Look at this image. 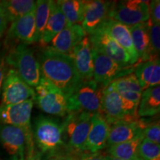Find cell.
Here are the masks:
<instances>
[{
    "instance_id": "cell-17",
    "label": "cell",
    "mask_w": 160,
    "mask_h": 160,
    "mask_svg": "<svg viewBox=\"0 0 160 160\" xmlns=\"http://www.w3.org/2000/svg\"><path fill=\"white\" fill-rule=\"evenodd\" d=\"M146 124L139 119L135 121H118L109 124V134L107 146L131 141L142 135Z\"/></svg>"
},
{
    "instance_id": "cell-33",
    "label": "cell",
    "mask_w": 160,
    "mask_h": 160,
    "mask_svg": "<svg viewBox=\"0 0 160 160\" xmlns=\"http://www.w3.org/2000/svg\"><path fill=\"white\" fill-rule=\"evenodd\" d=\"M149 14L150 22L151 25L160 24V1L153 0L149 2Z\"/></svg>"
},
{
    "instance_id": "cell-5",
    "label": "cell",
    "mask_w": 160,
    "mask_h": 160,
    "mask_svg": "<svg viewBox=\"0 0 160 160\" xmlns=\"http://www.w3.org/2000/svg\"><path fill=\"white\" fill-rule=\"evenodd\" d=\"M5 63L11 66L20 77L31 88H36L41 79L39 59L27 44H18L6 53Z\"/></svg>"
},
{
    "instance_id": "cell-15",
    "label": "cell",
    "mask_w": 160,
    "mask_h": 160,
    "mask_svg": "<svg viewBox=\"0 0 160 160\" xmlns=\"http://www.w3.org/2000/svg\"><path fill=\"white\" fill-rule=\"evenodd\" d=\"M88 36L81 25H68L46 47L51 51L70 56L78 44Z\"/></svg>"
},
{
    "instance_id": "cell-10",
    "label": "cell",
    "mask_w": 160,
    "mask_h": 160,
    "mask_svg": "<svg viewBox=\"0 0 160 160\" xmlns=\"http://www.w3.org/2000/svg\"><path fill=\"white\" fill-rule=\"evenodd\" d=\"M34 100L10 105H0V124L19 128L25 132L28 138L33 139L31 113Z\"/></svg>"
},
{
    "instance_id": "cell-21",
    "label": "cell",
    "mask_w": 160,
    "mask_h": 160,
    "mask_svg": "<svg viewBox=\"0 0 160 160\" xmlns=\"http://www.w3.org/2000/svg\"><path fill=\"white\" fill-rule=\"evenodd\" d=\"M149 25L150 22L148 21L128 27L133 46L139 57L138 62L153 59L150 46Z\"/></svg>"
},
{
    "instance_id": "cell-19",
    "label": "cell",
    "mask_w": 160,
    "mask_h": 160,
    "mask_svg": "<svg viewBox=\"0 0 160 160\" xmlns=\"http://www.w3.org/2000/svg\"><path fill=\"white\" fill-rule=\"evenodd\" d=\"M70 57L73 59L78 73L83 81L93 79V48L88 36L84 37L76 46Z\"/></svg>"
},
{
    "instance_id": "cell-8",
    "label": "cell",
    "mask_w": 160,
    "mask_h": 160,
    "mask_svg": "<svg viewBox=\"0 0 160 160\" xmlns=\"http://www.w3.org/2000/svg\"><path fill=\"white\" fill-rule=\"evenodd\" d=\"M109 19L128 27L147 22L150 20L149 2L142 0L113 2Z\"/></svg>"
},
{
    "instance_id": "cell-14",
    "label": "cell",
    "mask_w": 160,
    "mask_h": 160,
    "mask_svg": "<svg viewBox=\"0 0 160 160\" xmlns=\"http://www.w3.org/2000/svg\"><path fill=\"white\" fill-rule=\"evenodd\" d=\"M101 114L108 124L118 121H135L125 109L123 99L111 84L104 88L102 98Z\"/></svg>"
},
{
    "instance_id": "cell-6",
    "label": "cell",
    "mask_w": 160,
    "mask_h": 160,
    "mask_svg": "<svg viewBox=\"0 0 160 160\" xmlns=\"http://www.w3.org/2000/svg\"><path fill=\"white\" fill-rule=\"evenodd\" d=\"M103 89L102 86L93 79L83 81L68 98V113L73 112L101 113Z\"/></svg>"
},
{
    "instance_id": "cell-35",
    "label": "cell",
    "mask_w": 160,
    "mask_h": 160,
    "mask_svg": "<svg viewBox=\"0 0 160 160\" xmlns=\"http://www.w3.org/2000/svg\"><path fill=\"white\" fill-rule=\"evenodd\" d=\"M72 160H105V155L99 152L95 153H84L77 156H72Z\"/></svg>"
},
{
    "instance_id": "cell-37",
    "label": "cell",
    "mask_w": 160,
    "mask_h": 160,
    "mask_svg": "<svg viewBox=\"0 0 160 160\" xmlns=\"http://www.w3.org/2000/svg\"><path fill=\"white\" fill-rule=\"evenodd\" d=\"M46 160H72V156L68 154H62L48 158Z\"/></svg>"
},
{
    "instance_id": "cell-16",
    "label": "cell",
    "mask_w": 160,
    "mask_h": 160,
    "mask_svg": "<svg viewBox=\"0 0 160 160\" xmlns=\"http://www.w3.org/2000/svg\"><path fill=\"white\" fill-rule=\"evenodd\" d=\"M113 2L92 0L86 2L82 27L88 35L91 34L109 19Z\"/></svg>"
},
{
    "instance_id": "cell-1",
    "label": "cell",
    "mask_w": 160,
    "mask_h": 160,
    "mask_svg": "<svg viewBox=\"0 0 160 160\" xmlns=\"http://www.w3.org/2000/svg\"><path fill=\"white\" fill-rule=\"evenodd\" d=\"M42 77L69 98L83 80L80 77L72 58L68 55L43 48L39 57Z\"/></svg>"
},
{
    "instance_id": "cell-12",
    "label": "cell",
    "mask_w": 160,
    "mask_h": 160,
    "mask_svg": "<svg viewBox=\"0 0 160 160\" xmlns=\"http://www.w3.org/2000/svg\"><path fill=\"white\" fill-rule=\"evenodd\" d=\"M93 49L103 53L123 67L134 65L131 57L125 50L102 28H98L88 35Z\"/></svg>"
},
{
    "instance_id": "cell-4",
    "label": "cell",
    "mask_w": 160,
    "mask_h": 160,
    "mask_svg": "<svg viewBox=\"0 0 160 160\" xmlns=\"http://www.w3.org/2000/svg\"><path fill=\"white\" fill-rule=\"evenodd\" d=\"M93 114L88 112H73L62 121L63 141L68 155L77 156L85 153Z\"/></svg>"
},
{
    "instance_id": "cell-3",
    "label": "cell",
    "mask_w": 160,
    "mask_h": 160,
    "mask_svg": "<svg viewBox=\"0 0 160 160\" xmlns=\"http://www.w3.org/2000/svg\"><path fill=\"white\" fill-rule=\"evenodd\" d=\"M34 143L19 128L0 124V160H33Z\"/></svg>"
},
{
    "instance_id": "cell-34",
    "label": "cell",
    "mask_w": 160,
    "mask_h": 160,
    "mask_svg": "<svg viewBox=\"0 0 160 160\" xmlns=\"http://www.w3.org/2000/svg\"><path fill=\"white\" fill-rule=\"evenodd\" d=\"M6 49L3 45L0 43V95L2 93V88L4 79L5 77V56H6Z\"/></svg>"
},
{
    "instance_id": "cell-22",
    "label": "cell",
    "mask_w": 160,
    "mask_h": 160,
    "mask_svg": "<svg viewBox=\"0 0 160 160\" xmlns=\"http://www.w3.org/2000/svg\"><path fill=\"white\" fill-rule=\"evenodd\" d=\"M134 74L144 90L159 85L160 62L159 58H155L135 65Z\"/></svg>"
},
{
    "instance_id": "cell-28",
    "label": "cell",
    "mask_w": 160,
    "mask_h": 160,
    "mask_svg": "<svg viewBox=\"0 0 160 160\" xmlns=\"http://www.w3.org/2000/svg\"><path fill=\"white\" fill-rule=\"evenodd\" d=\"M52 0H38L36 1L35 25L37 42H39L46 24L48 20L51 9Z\"/></svg>"
},
{
    "instance_id": "cell-2",
    "label": "cell",
    "mask_w": 160,
    "mask_h": 160,
    "mask_svg": "<svg viewBox=\"0 0 160 160\" xmlns=\"http://www.w3.org/2000/svg\"><path fill=\"white\" fill-rule=\"evenodd\" d=\"M33 131V143L39 150L36 159L42 157L48 158L65 154V145L63 141V130L62 122L53 118L40 115L35 120ZM68 154V153H67Z\"/></svg>"
},
{
    "instance_id": "cell-32",
    "label": "cell",
    "mask_w": 160,
    "mask_h": 160,
    "mask_svg": "<svg viewBox=\"0 0 160 160\" xmlns=\"http://www.w3.org/2000/svg\"><path fill=\"white\" fill-rule=\"evenodd\" d=\"M144 139L151 142L159 145L160 144V125L159 122L150 123L145 125L142 131Z\"/></svg>"
},
{
    "instance_id": "cell-13",
    "label": "cell",
    "mask_w": 160,
    "mask_h": 160,
    "mask_svg": "<svg viewBox=\"0 0 160 160\" xmlns=\"http://www.w3.org/2000/svg\"><path fill=\"white\" fill-rule=\"evenodd\" d=\"M34 42H37L35 9L11 23L3 45L5 49H9L18 44L30 45Z\"/></svg>"
},
{
    "instance_id": "cell-20",
    "label": "cell",
    "mask_w": 160,
    "mask_h": 160,
    "mask_svg": "<svg viewBox=\"0 0 160 160\" xmlns=\"http://www.w3.org/2000/svg\"><path fill=\"white\" fill-rule=\"evenodd\" d=\"M100 28L108 33L125 50L131 57L133 63L135 64L139 62V57L133 46L128 26L115 20L108 19L101 25Z\"/></svg>"
},
{
    "instance_id": "cell-23",
    "label": "cell",
    "mask_w": 160,
    "mask_h": 160,
    "mask_svg": "<svg viewBox=\"0 0 160 160\" xmlns=\"http://www.w3.org/2000/svg\"><path fill=\"white\" fill-rule=\"evenodd\" d=\"M68 25L66 18L60 10L57 1H52L51 9L48 20L46 24L42 35L39 42L40 45L45 48L50 43L53 38L57 35Z\"/></svg>"
},
{
    "instance_id": "cell-18",
    "label": "cell",
    "mask_w": 160,
    "mask_h": 160,
    "mask_svg": "<svg viewBox=\"0 0 160 160\" xmlns=\"http://www.w3.org/2000/svg\"><path fill=\"white\" fill-rule=\"evenodd\" d=\"M109 134V124L101 113H95L91 119L85 153H95L102 151L107 146Z\"/></svg>"
},
{
    "instance_id": "cell-30",
    "label": "cell",
    "mask_w": 160,
    "mask_h": 160,
    "mask_svg": "<svg viewBox=\"0 0 160 160\" xmlns=\"http://www.w3.org/2000/svg\"><path fill=\"white\" fill-rule=\"evenodd\" d=\"M142 160H160V145L143 139L139 147Z\"/></svg>"
},
{
    "instance_id": "cell-7",
    "label": "cell",
    "mask_w": 160,
    "mask_h": 160,
    "mask_svg": "<svg viewBox=\"0 0 160 160\" xmlns=\"http://www.w3.org/2000/svg\"><path fill=\"white\" fill-rule=\"evenodd\" d=\"M35 93L38 107L45 113L61 117L68 114V98L42 77L35 88Z\"/></svg>"
},
{
    "instance_id": "cell-31",
    "label": "cell",
    "mask_w": 160,
    "mask_h": 160,
    "mask_svg": "<svg viewBox=\"0 0 160 160\" xmlns=\"http://www.w3.org/2000/svg\"><path fill=\"white\" fill-rule=\"evenodd\" d=\"M148 32L152 58H159L160 52V25H151L150 22Z\"/></svg>"
},
{
    "instance_id": "cell-29",
    "label": "cell",
    "mask_w": 160,
    "mask_h": 160,
    "mask_svg": "<svg viewBox=\"0 0 160 160\" xmlns=\"http://www.w3.org/2000/svg\"><path fill=\"white\" fill-rule=\"evenodd\" d=\"M111 85L119 93H142L143 91L139 80L133 73L116 79Z\"/></svg>"
},
{
    "instance_id": "cell-38",
    "label": "cell",
    "mask_w": 160,
    "mask_h": 160,
    "mask_svg": "<svg viewBox=\"0 0 160 160\" xmlns=\"http://www.w3.org/2000/svg\"><path fill=\"white\" fill-rule=\"evenodd\" d=\"M105 160H125V159H117V158L111 157V156H109V155H105Z\"/></svg>"
},
{
    "instance_id": "cell-26",
    "label": "cell",
    "mask_w": 160,
    "mask_h": 160,
    "mask_svg": "<svg viewBox=\"0 0 160 160\" xmlns=\"http://www.w3.org/2000/svg\"><path fill=\"white\" fill-rule=\"evenodd\" d=\"M144 139L141 135L131 141L108 147V155L125 160H142L139 155V147Z\"/></svg>"
},
{
    "instance_id": "cell-24",
    "label": "cell",
    "mask_w": 160,
    "mask_h": 160,
    "mask_svg": "<svg viewBox=\"0 0 160 160\" xmlns=\"http://www.w3.org/2000/svg\"><path fill=\"white\" fill-rule=\"evenodd\" d=\"M160 111V86L144 90L137 109V117H148L159 114Z\"/></svg>"
},
{
    "instance_id": "cell-27",
    "label": "cell",
    "mask_w": 160,
    "mask_h": 160,
    "mask_svg": "<svg viewBox=\"0 0 160 160\" xmlns=\"http://www.w3.org/2000/svg\"><path fill=\"white\" fill-rule=\"evenodd\" d=\"M60 10L66 18L68 25L82 24L84 19L86 2L82 0H59L57 1Z\"/></svg>"
},
{
    "instance_id": "cell-11",
    "label": "cell",
    "mask_w": 160,
    "mask_h": 160,
    "mask_svg": "<svg viewBox=\"0 0 160 160\" xmlns=\"http://www.w3.org/2000/svg\"><path fill=\"white\" fill-rule=\"evenodd\" d=\"M35 90L19 77L17 71L10 69L6 73L2 88V104L10 105L35 99Z\"/></svg>"
},
{
    "instance_id": "cell-9",
    "label": "cell",
    "mask_w": 160,
    "mask_h": 160,
    "mask_svg": "<svg viewBox=\"0 0 160 160\" xmlns=\"http://www.w3.org/2000/svg\"><path fill=\"white\" fill-rule=\"evenodd\" d=\"M93 80L103 88L107 87L116 79L134 71L135 65L123 67L93 48Z\"/></svg>"
},
{
    "instance_id": "cell-25",
    "label": "cell",
    "mask_w": 160,
    "mask_h": 160,
    "mask_svg": "<svg viewBox=\"0 0 160 160\" xmlns=\"http://www.w3.org/2000/svg\"><path fill=\"white\" fill-rule=\"evenodd\" d=\"M0 7L2 10L8 22H13L33 11L36 2L32 0H6L0 1Z\"/></svg>"
},
{
    "instance_id": "cell-36",
    "label": "cell",
    "mask_w": 160,
    "mask_h": 160,
    "mask_svg": "<svg viewBox=\"0 0 160 160\" xmlns=\"http://www.w3.org/2000/svg\"><path fill=\"white\" fill-rule=\"evenodd\" d=\"M8 21L5 14H4L2 10L0 7V37L3 35L8 27Z\"/></svg>"
}]
</instances>
